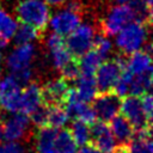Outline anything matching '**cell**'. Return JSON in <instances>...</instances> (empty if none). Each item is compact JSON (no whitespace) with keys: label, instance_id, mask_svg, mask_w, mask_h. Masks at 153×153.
<instances>
[{"label":"cell","instance_id":"4fadbf2b","mask_svg":"<svg viewBox=\"0 0 153 153\" xmlns=\"http://www.w3.org/2000/svg\"><path fill=\"white\" fill-rule=\"evenodd\" d=\"M22 85L8 75L0 81V108L7 112H17L20 106Z\"/></svg>","mask_w":153,"mask_h":153},{"label":"cell","instance_id":"44dd1931","mask_svg":"<svg viewBox=\"0 0 153 153\" xmlns=\"http://www.w3.org/2000/svg\"><path fill=\"white\" fill-rule=\"evenodd\" d=\"M78 145L75 143L69 128L59 129L54 141V153H75Z\"/></svg>","mask_w":153,"mask_h":153},{"label":"cell","instance_id":"7a4b0ae2","mask_svg":"<svg viewBox=\"0 0 153 153\" xmlns=\"http://www.w3.org/2000/svg\"><path fill=\"white\" fill-rule=\"evenodd\" d=\"M18 22L27 24L44 33L50 18V7L44 0H20L14 7Z\"/></svg>","mask_w":153,"mask_h":153},{"label":"cell","instance_id":"83f0119b","mask_svg":"<svg viewBox=\"0 0 153 153\" xmlns=\"http://www.w3.org/2000/svg\"><path fill=\"white\" fill-rule=\"evenodd\" d=\"M92 48L96 49L102 56L103 59H108L109 54L111 53L112 49V44L110 42V39L104 36L103 33H96L94 38H93V43H92Z\"/></svg>","mask_w":153,"mask_h":153},{"label":"cell","instance_id":"30bf717a","mask_svg":"<svg viewBox=\"0 0 153 153\" xmlns=\"http://www.w3.org/2000/svg\"><path fill=\"white\" fill-rule=\"evenodd\" d=\"M71 87L68 81L61 75L49 79L43 86H41L42 102L44 104H59L65 106L69 96Z\"/></svg>","mask_w":153,"mask_h":153},{"label":"cell","instance_id":"4316f807","mask_svg":"<svg viewBox=\"0 0 153 153\" xmlns=\"http://www.w3.org/2000/svg\"><path fill=\"white\" fill-rule=\"evenodd\" d=\"M59 74L66 79L67 81H75L80 76V68H79V62L78 59L72 57L68 62H66L59 71Z\"/></svg>","mask_w":153,"mask_h":153},{"label":"cell","instance_id":"1f68e13d","mask_svg":"<svg viewBox=\"0 0 153 153\" xmlns=\"http://www.w3.org/2000/svg\"><path fill=\"white\" fill-rule=\"evenodd\" d=\"M75 153H102V152H100L96 146H93L92 143L87 142V143L80 146V149L76 151Z\"/></svg>","mask_w":153,"mask_h":153},{"label":"cell","instance_id":"7c38bea8","mask_svg":"<svg viewBox=\"0 0 153 153\" xmlns=\"http://www.w3.org/2000/svg\"><path fill=\"white\" fill-rule=\"evenodd\" d=\"M90 143L96 146L102 153H115L117 142L111 134L109 123L96 120L90 124Z\"/></svg>","mask_w":153,"mask_h":153},{"label":"cell","instance_id":"ffe728a7","mask_svg":"<svg viewBox=\"0 0 153 153\" xmlns=\"http://www.w3.org/2000/svg\"><path fill=\"white\" fill-rule=\"evenodd\" d=\"M75 93L79 100L90 103L94 96L98 93L97 86H96V80L94 76H87V75H80L75 80Z\"/></svg>","mask_w":153,"mask_h":153},{"label":"cell","instance_id":"9a60e30c","mask_svg":"<svg viewBox=\"0 0 153 153\" xmlns=\"http://www.w3.org/2000/svg\"><path fill=\"white\" fill-rule=\"evenodd\" d=\"M42 103L43 102H42L41 85L35 80H31L27 84H25V87L22 88L19 111L29 115Z\"/></svg>","mask_w":153,"mask_h":153},{"label":"cell","instance_id":"d6a6232c","mask_svg":"<svg viewBox=\"0 0 153 153\" xmlns=\"http://www.w3.org/2000/svg\"><path fill=\"white\" fill-rule=\"evenodd\" d=\"M4 115H5V110H2L0 108V142L5 141V136H4Z\"/></svg>","mask_w":153,"mask_h":153},{"label":"cell","instance_id":"5b68a950","mask_svg":"<svg viewBox=\"0 0 153 153\" xmlns=\"http://www.w3.org/2000/svg\"><path fill=\"white\" fill-rule=\"evenodd\" d=\"M126 66L127 56L122 54H118V56L116 57H108L105 61H103L94 74L98 93L114 91Z\"/></svg>","mask_w":153,"mask_h":153},{"label":"cell","instance_id":"ba28073f","mask_svg":"<svg viewBox=\"0 0 153 153\" xmlns=\"http://www.w3.org/2000/svg\"><path fill=\"white\" fill-rule=\"evenodd\" d=\"M96 29L90 23H80L69 35L65 37V43L74 59H79L82 54L92 48Z\"/></svg>","mask_w":153,"mask_h":153},{"label":"cell","instance_id":"ac0fdd59","mask_svg":"<svg viewBox=\"0 0 153 153\" xmlns=\"http://www.w3.org/2000/svg\"><path fill=\"white\" fill-rule=\"evenodd\" d=\"M127 68L131 74H141L152 69L151 54L140 49L127 56Z\"/></svg>","mask_w":153,"mask_h":153},{"label":"cell","instance_id":"e575fe53","mask_svg":"<svg viewBox=\"0 0 153 153\" xmlns=\"http://www.w3.org/2000/svg\"><path fill=\"white\" fill-rule=\"evenodd\" d=\"M114 4H128L129 0H111Z\"/></svg>","mask_w":153,"mask_h":153},{"label":"cell","instance_id":"f546056e","mask_svg":"<svg viewBox=\"0 0 153 153\" xmlns=\"http://www.w3.org/2000/svg\"><path fill=\"white\" fill-rule=\"evenodd\" d=\"M25 145L22 141H4L0 142V153H27Z\"/></svg>","mask_w":153,"mask_h":153},{"label":"cell","instance_id":"8992f818","mask_svg":"<svg viewBox=\"0 0 153 153\" xmlns=\"http://www.w3.org/2000/svg\"><path fill=\"white\" fill-rule=\"evenodd\" d=\"M4 115V136L5 141H22L29 143L35 135L32 123L24 112H11Z\"/></svg>","mask_w":153,"mask_h":153},{"label":"cell","instance_id":"d6986e66","mask_svg":"<svg viewBox=\"0 0 153 153\" xmlns=\"http://www.w3.org/2000/svg\"><path fill=\"white\" fill-rule=\"evenodd\" d=\"M104 61L103 56L93 48L87 50L85 54H82L79 59V68H80V75H87V76H94L98 67Z\"/></svg>","mask_w":153,"mask_h":153},{"label":"cell","instance_id":"d4e9b609","mask_svg":"<svg viewBox=\"0 0 153 153\" xmlns=\"http://www.w3.org/2000/svg\"><path fill=\"white\" fill-rule=\"evenodd\" d=\"M128 5L133 12L134 20L151 25V23H152V7H149L143 0H129Z\"/></svg>","mask_w":153,"mask_h":153},{"label":"cell","instance_id":"4dcf8cb0","mask_svg":"<svg viewBox=\"0 0 153 153\" xmlns=\"http://www.w3.org/2000/svg\"><path fill=\"white\" fill-rule=\"evenodd\" d=\"M141 98V106L143 110V114L149 123H152V115H153V99L151 92H146L140 96Z\"/></svg>","mask_w":153,"mask_h":153},{"label":"cell","instance_id":"3957f363","mask_svg":"<svg viewBox=\"0 0 153 153\" xmlns=\"http://www.w3.org/2000/svg\"><path fill=\"white\" fill-rule=\"evenodd\" d=\"M148 24L131 20L124 27H122L116 36V47L120 50V54L128 56L129 54L140 50L145 43L148 41L149 33Z\"/></svg>","mask_w":153,"mask_h":153},{"label":"cell","instance_id":"836d02e7","mask_svg":"<svg viewBox=\"0 0 153 153\" xmlns=\"http://www.w3.org/2000/svg\"><path fill=\"white\" fill-rule=\"evenodd\" d=\"M49 6H62L68 0H44Z\"/></svg>","mask_w":153,"mask_h":153},{"label":"cell","instance_id":"74e56055","mask_svg":"<svg viewBox=\"0 0 153 153\" xmlns=\"http://www.w3.org/2000/svg\"><path fill=\"white\" fill-rule=\"evenodd\" d=\"M0 62H1V54H0Z\"/></svg>","mask_w":153,"mask_h":153},{"label":"cell","instance_id":"277c9868","mask_svg":"<svg viewBox=\"0 0 153 153\" xmlns=\"http://www.w3.org/2000/svg\"><path fill=\"white\" fill-rule=\"evenodd\" d=\"M65 7L60 8L49 18V25L53 32L66 37L69 35L82 20L81 4L79 0H68Z\"/></svg>","mask_w":153,"mask_h":153},{"label":"cell","instance_id":"52a82bcc","mask_svg":"<svg viewBox=\"0 0 153 153\" xmlns=\"http://www.w3.org/2000/svg\"><path fill=\"white\" fill-rule=\"evenodd\" d=\"M134 20L133 12L128 4H115L99 20V31L106 37L115 36L122 27Z\"/></svg>","mask_w":153,"mask_h":153},{"label":"cell","instance_id":"7402d4cb","mask_svg":"<svg viewBox=\"0 0 153 153\" xmlns=\"http://www.w3.org/2000/svg\"><path fill=\"white\" fill-rule=\"evenodd\" d=\"M69 116L65 106L59 104H47V127L60 129L62 128Z\"/></svg>","mask_w":153,"mask_h":153},{"label":"cell","instance_id":"f1b7e54d","mask_svg":"<svg viewBox=\"0 0 153 153\" xmlns=\"http://www.w3.org/2000/svg\"><path fill=\"white\" fill-rule=\"evenodd\" d=\"M27 116H29L31 123L33 126H36L37 128L47 127V104L42 103L33 111H31Z\"/></svg>","mask_w":153,"mask_h":153},{"label":"cell","instance_id":"603a6c76","mask_svg":"<svg viewBox=\"0 0 153 153\" xmlns=\"http://www.w3.org/2000/svg\"><path fill=\"white\" fill-rule=\"evenodd\" d=\"M18 26L17 19L0 6V39L8 43Z\"/></svg>","mask_w":153,"mask_h":153},{"label":"cell","instance_id":"9c48e42d","mask_svg":"<svg viewBox=\"0 0 153 153\" xmlns=\"http://www.w3.org/2000/svg\"><path fill=\"white\" fill-rule=\"evenodd\" d=\"M121 99L122 97H120L115 91L97 93L90 102V105L92 106L97 120L108 123L114 116L120 112Z\"/></svg>","mask_w":153,"mask_h":153},{"label":"cell","instance_id":"8fae6325","mask_svg":"<svg viewBox=\"0 0 153 153\" xmlns=\"http://www.w3.org/2000/svg\"><path fill=\"white\" fill-rule=\"evenodd\" d=\"M120 112L130 122V124L134 127L135 130L146 128V127H152V123H149L147 121V118L143 114L140 96L127 94V96L122 97Z\"/></svg>","mask_w":153,"mask_h":153},{"label":"cell","instance_id":"2e32d148","mask_svg":"<svg viewBox=\"0 0 153 153\" xmlns=\"http://www.w3.org/2000/svg\"><path fill=\"white\" fill-rule=\"evenodd\" d=\"M108 123L116 142L120 145H129L135 133V129L130 124V122L123 115L117 114Z\"/></svg>","mask_w":153,"mask_h":153},{"label":"cell","instance_id":"5bb4252c","mask_svg":"<svg viewBox=\"0 0 153 153\" xmlns=\"http://www.w3.org/2000/svg\"><path fill=\"white\" fill-rule=\"evenodd\" d=\"M45 45L49 51V57H50L51 65L56 71H59L66 62H68L73 57L66 47L65 37H62L55 32H51L47 37Z\"/></svg>","mask_w":153,"mask_h":153},{"label":"cell","instance_id":"cb8c5ba5","mask_svg":"<svg viewBox=\"0 0 153 153\" xmlns=\"http://www.w3.org/2000/svg\"><path fill=\"white\" fill-rule=\"evenodd\" d=\"M44 33L39 32L33 26L22 23L20 25L17 26L13 38H14L16 45H20V44H25V43H32V41H35V39H41Z\"/></svg>","mask_w":153,"mask_h":153},{"label":"cell","instance_id":"d590c367","mask_svg":"<svg viewBox=\"0 0 153 153\" xmlns=\"http://www.w3.org/2000/svg\"><path fill=\"white\" fill-rule=\"evenodd\" d=\"M6 44H7V42H5V41L0 39V49H1V48H4V47H5Z\"/></svg>","mask_w":153,"mask_h":153},{"label":"cell","instance_id":"6da1fadb","mask_svg":"<svg viewBox=\"0 0 153 153\" xmlns=\"http://www.w3.org/2000/svg\"><path fill=\"white\" fill-rule=\"evenodd\" d=\"M35 55L36 53L32 43H25L17 45L7 57V68L11 75L20 85H25L32 80Z\"/></svg>","mask_w":153,"mask_h":153},{"label":"cell","instance_id":"8d00e7d4","mask_svg":"<svg viewBox=\"0 0 153 153\" xmlns=\"http://www.w3.org/2000/svg\"><path fill=\"white\" fill-rule=\"evenodd\" d=\"M143 1H145L149 7H152V0H143Z\"/></svg>","mask_w":153,"mask_h":153},{"label":"cell","instance_id":"e0dca14e","mask_svg":"<svg viewBox=\"0 0 153 153\" xmlns=\"http://www.w3.org/2000/svg\"><path fill=\"white\" fill-rule=\"evenodd\" d=\"M56 128L42 127L35 136V153H54V141L57 134Z\"/></svg>","mask_w":153,"mask_h":153},{"label":"cell","instance_id":"484cf974","mask_svg":"<svg viewBox=\"0 0 153 153\" xmlns=\"http://www.w3.org/2000/svg\"><path fill=\"white\" fill-rule=\"evenodd\" d=\"M69 130L78 146H82L90 141V124L74 118L72 121Z\"/></svg>","mask_w":153,"mask_h":153}]
</instances>
